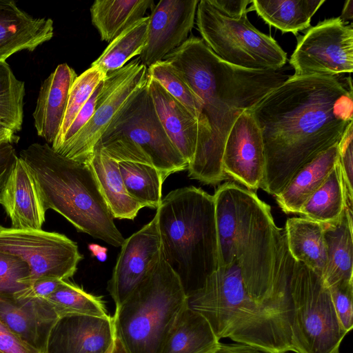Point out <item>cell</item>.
<instances>
[{"instance_id":"6da1fadb","label":"cell","mask_w":353,"mask_h":353,"mask_svg":"<svg viewBox=\"0 0 353 353\" xmlns=\"http://www.w3.org/2000/svg\"><path fill=\"white\" fill-rule=\"evenodd\" d=\"M250 111L263 141L261 188L276 196L305 165L338 143L353 121L352 79L292 75Z\"/></svg>"},{"instance_id":"7a4b0ae2","label":"cell","mask_w":353,"mask_h":353,"mask_svg":"<svg viewBox=\"0 0 353 353\" xmlns=\"http://www.w3.org/2000/svg\"><path fill=\"white\" fill-rule=\"evenodd\" d=\"M163 60L174 66L198 97L199 137L188 176L215 185L228 176L223 169L226 138L237 117L250 110L290 76L230 64L196 37H189Z\"/></svg>"},{"instance_id":"3957f363","label":"cell","mask_w":353,"mask_h":353,"mask_svg":"<svg viewBox=\"0 0 353 353\" xmlns=\"http://www.w3.org/2000/svg\"><path fill=\"white\" fill-rule=\"evenodd\" d=\"M219 267L236 262L247 290L268 310L284 314L292 307L290 281L294 260L276 243L281 230L269 205L254 191L228 181L213 195Z\"/></svg>"},{"instance_id":"277c9868","label":"cell","mask_w":353,"mask_h":353,"mask_svg":"<svg viewBox=\"0 0 353 353\" xmlns=\"http://www.w3.org/2000/svg\"><path fill=\"white\" fill-rule=\"evenodd\" d=\"M19 157L32 172L46 210L58 212L79 232L121 246L125 239L88 162L65 158L47 143H32Z\"/></svg>"},{"instance_id":"5b68a950","label":"cell","mask_w":353,"mask_h":353,"mask_svg":"<svg viewBox=\"0 0 353 353\" xmlns=\"http://www.w3.org/2000/svg\"><path fill=\"white\" fill-rule=\"evenodd\" d=\"M156 213L164 259L189 297L219 268L214 196L194 186L178 188Z\"/></svg>"},{"instance_id":"8992f818","label":"cell","mask_w":353,"mask_h":353,"mask_svg":"<svg viewBox=\"0 0 353 353\" xmlns=\"http://www.w3.org/2000/svg\"><path fill=\"white\" fill-rule=\"evenodd\" d=\"M188 297L162 254L146 277L116 308L115 336L128 353H160Z\"/></svg>"},{"instance_id":"52a82bcc","label":"cell","mask_w":353,"mask_h":353,"mask_svg":"<svg viewBox=\"0 0 353 353\" xmlns=\"http://www.w3.org/2000/svg\"><path fill=\"white\" fill-rule=\"evenodd\" d=\"M97 144L117 162L154 167L164 180L172 174L188 169V162L160 122L148 83L117 112Z\"/></svg>"},{"instance_id":"ba28073f","label":"cell","mask_w":353,"mask_h":353,"mask_svg":"<svg viewBox=\"0 0 353 353\" xmlns=\"http://www.w3.org/2000/svg\"><path fill=\"white\" fill-rule=\"evenodd\" d=\"M247 13L230 17L210 0L199 1L196 23L202 40L230 64L253 70H279L287 61L286 52L271 36L253 26Z\"/></svg>"},{"instance_id":"9c48e42d","label":"cell","mask_w":353,"mask_h":353,"mask_svg":"<svg viewBox=\"0 0 353 353\" xmlns=\"http://www.w3.org/2000/svg\"><path fill=\"white\" fill-rule=\"evenodd\" d=\"M290 290L292 343L297 353H339L347 333L339 322L323 278L294 260Z\"/></svg>"},{"instance_id":"30bf717a","label":"cell","mask_w":353,"mask_h":353,"mask_svg":"<svg viewBox=\"0 0 353 353\" xmlns=\"http://www.w3.org/2000/svg\"><path fill=\"white\" fill-rule=\"evenodd\" d=\"M0 252L17 256L28 265L30 284L43 276L68 280L83 259L77 243L64 234L2 225Z\"/></svg>"},{"instance_id":"8fae6325","label":"cell","mask_w":353,"mask_h":353,"mask_svg":"<svg viewBox=\"0 0 353 353\" xmlns=\"http://www.w3.org/2000/svg\"><path fill=\"white\" fill-rule=\"evenodd\" d=\"M148 68L139 57L122 68L106 74L97 101L94 112L89 121L56 152L79 162H85L108 125L128 101L148 81Z\"/></svg>"},{"instance_id":"7c38bea8","label":"cell","mask_w":353,"mask_h":353,"mask_svg":"<svg viewBox=\"0 0 353 353\" xmlns=\"http://www.w3.org/2000/svg\"><path fill=\"white\" fill-rule=\"evenodd\" d=\"M290 63L298 77L352 73V26L340 17L320 21L299 39Z\"/></svg>"},{"instance_id":"4fadbf2b","label":"cell","mask_w":353,"mask_h":353,"mask_svg":"<svg viewBox=\"0 0 353 353\" xmlns=\"http://www.w3.org/2000/svg\"><path fill=\"white\" fill-rule=\"evenodd\" d=\"M162 254L158 216L125 239L121 246L108 290L116 308L146 277Z\"/></svg>"},{"instance_id":"5bb4252c","label":"cell","mask_w":353,"mask_h":353,"mask_svg":"<svg viewBox=\"0 0 353 353\" xmlns=\"http://www.w3.org/2000/svg\"><path fill=\"white\" fill-rule=\"evenodd\" d=\"M265 168L261 130L250 110L235 120L226 138L223 169L227 176L250 190L261 187Z\"/></svg>"},{"instance_id":"9a60e30c","label":"cell","mask_w":353,"mask_h":353,"mask_svg":"<svg viewBox=\"0 0 353 353\" xmlns=\"http://www.w3.org/2000/svg\"><path fill=\"white\" fill-rule=\"evenodd\" d=\"M198 0H161L149 16L148 37L139 59L147 68L181 46L194 27Z\"/></svg>"},{"instance_id":"2e32d148","label":"cell","mask_w":353,"mask_h":353,"mask_svg":"<svg viewBox=\"0 0 353 353\" xmlns=\"http://www.w3.org/2000/svg\"><path fill=\"white\" fill-rule=\"evenodd\" d=\"M114 339L113 319L109 315H65L54 324L45 353H110Z\"/></svg>"},{"instance_id":"e0dca14e","label":"cell","mask_w":353,"mask_h":353,"mask_svg":"<svg viewBox=\"0 0 353 353\" xmlns=\"http://www.w3.org/2000/svg\"><path fill=\"white\" fill-rule=\"evenodd\" d=\"M0 204L9 216L12 228L41 229L46 210L35 178L19 156L0 194Z\"/></svg>"},{"instance_id":"ac0fdd59","label":"cell","mask_w":353,"mask_h":353,"mask_svg":"<svg viewBox=\"0 0 353 353\" xmlns=\"http://www.w3.org/2000/svg\"><path fill=\"white\" fill-rule=\"evenodd\" d=\"M45 299H19L0 293V320L26 343L45 353L49 334L59 319Z\"/></svg>"},{"instance_id":"d6986e66","label":"cell","mask_w":353,"mask_h":353,"mask_svg":"<svg viewBox=\"0 0 353 353\" xmlns=\"http://www.w3.org/2000/svg\"><path fill=\"white\" fill-rule=\"evenodd\" d=\"M53 36L51 19L34 17L14 1L0 0V61L22 50L34 51Z\"/></svg>"},{"instance_id":"ffe728a7","label":"cell","mask_w":353,"mask_h":353,"mask_svg":"<svg viewBox=\"0 0 353 353\" xmlns=\"http://www.w3.org/2000/svg\"><path fill=\"white\" fill-rule=\"evenodd\" d=\"M77 77L67 63L57 65L42 83L32 114L37 134L52 145L65 115L70 88Z\"/></svg>"},{"instance_id":"44dd1931","label":"cell","mask_w":353,"mask_h":353,"mask_svg":"<svg viewBox=\"0 0 353 353\" xmlns=\"http://www.w3.org/2000/svg\"><path fill=\"white\" fill-rule=\"evenodd\" d=\"M148 88L164 130L189 164L194 156L198 142L197 119L157 81L149 78Z\"/></svg>"},{"instance_id":"7402d4cb","label":"cell","mask_w":353,"mask_h":353,"mask_svg":"<svg viewBox=\"0 0 353 353\" xmlns=\"http://www.w3.org/2000/svg\"><path fill=\"white\" fill-rule=\"evenodd\" d=\"M90 165L101 192L114 219L134 220L145 205L127 192L118 162L103 152L96 144L93 153L85 161Z\"/></svg>"},{"instance_id":"603a6c76","label":"cell","mask_w":353,"mask_h":353,"mask_svg":"<svg viewBox=\"0 0 353 353\" xmlns=\"http://www.w3.org/2000/svg\"><path fill=\"white\" fill-rule=\"evenodd\" d=\"M352 216L345 208L336 221L323 224L327 263L322 278L327 288L353 281Z\"/></svg>"},{"instance_id":"cb8c5ba5","label":"cell","mask_w":353,"mask_h":353,"mask_svg":"<svg viewBox=\"0 0 353 353\" xmlns=\"http://www.w3.org/2000/svg\"><path fill=\"white\" fill-rule=\"evenodd\" d=\"M338 144H334L305 165L285 188L275 196L284 212L299 214L302 206L323 183L336 164L339 159Z\"/></svg>"},{"instance_id":"d4e9b609","label":"cell","mask_w":353,"mask_h":353,"mask_svg":"<svg viewBox=\"0 0 353 353\" xmlns=\"http://www.w3.org/2000/svg\"><path fill=\"white\" fill-rule=\"evenodd\" d=\"M284 233L293 259L322 277L327 263L323 224L303 216L292 217L286 221Z\"/></svg>"},{"instance_id":"484cf974","label":"cell","mask_w":353,"mask_h":353,"mask_svg":"<svg viewBox=\"0 0 353 353\" xmlns=\"http://www.w3.org/2000/svg\"><path fill=\"white\" fill-rule=\"evenodd\" d=\"M220 343L208 320L188 306L170 330L160 353H210Z\"/></svg>"},{"instance_id":"4316f807","label":"cell","mask_w":353,"mask_h":353,"mask_svg":"<svg viewBox=\"0 0 353 353\" xmlns=\"http://www.w3.org/2000/svg\"><path fill=\"white\" fill-rule=\"evenodd\" d=\"M153 6L152 0H96L90 8L91 21L101 39L111 42Z\"/></svg>"},{"instance_id":"83f0119b","label":"cell","mask_w":353,"mask_h":353,"mask_svg":"<svg viewBox=\"0 0 353 353\" xmlns=\"http://www.w3.org/2000/svg\"><path fill=\"white\" fill-rule=\"evenodd\" d=\"M325 0H252L254 10L269 25L283 32L297 34L310 27V21Z\"/></svg>"},{"instance_id":"f1b7e54d","label":"cell","mask_w":353,"mask_h":353,"mask_svg":"<svg viewBox=\"0 0 353 353\" xmlns=\"http://www.w3.org/2000/svg\"><path fill=\"white\" fill-rule=\"evenodd\" d=\"M345 208V188L338 159L323 183L302 206L299 214L325 224L339 219Z\"/></svg>"},{"instance_id":"f546056e","label":"cell","mask_w":353,"mask_h":353,"mask_svg":"<svg viewBox=\"0 0 353 353\" xmlns=\"http://www.w3.org/2000/svg\"><path fill=\"white\" fill-rule=\"evenodd\" d=\"M149 16L138 20L112 40L91 64L105 74L122 68L132 57L140 55L148 37Z\"/></svg>"},{"instance_id":"4dcf8cb0","label":"cell","mask_w":353,"mask_h":353,"mask_svg":"<svg viewBox=\"0 0 353 353\" xmlns=\"http://www.w3.org/2000/svg\"><path fill=\"white\" fill-rule=\"evenodd\" d=\"M128 193L145 207L157 209L162 201L164 179L154 167L138 163L118 162Z\"/></svg>"},{"instance_id":"1f68e13d","label":"cell","mask_w":353,"mask_h":353,"mask_svg":"<svg viewBox=\"0 0 353 353\" xmlns=\"http://www.w3.org/2000/svg\"><path fill=\"white\" fill-rule=\"evenodd\" d=\"M45 300L59 317L70 314L108 315L101 297L86 292L68 280H63L59 288Z\"/></svg>"},{"instance_id":"d6a6232c","label":"cell","mask_w":353,"mask_h":353,"mask_svg":"<svg viewBox=\"0 0 353 353\" xmlns=\"http://www.w3.org/2000/svg\"><path fill=\"white\" fill-rule=\"evenodd\" d=\"M25 83L18 79L6 61H0V123L14 132L23 121Z\"/></svg>"},{"instance_id":"836d02e7","label":"cell","mask_w":353,"mask_h":353,"mask_svg":"<svg viewBox=\"0 0 353 353\" xmlns=\"http://www.w3.org/2000/svg\"><path fill=\"white\" fill-rule=\"evenodd\" d=\"M148 74L150 79L157 81L198 120L201 109L199 99L174 66L162 60L148 68Z\"/></svg>"},{"instance_id":"e575fe53","label":"cell","mask_w":353,"mask_h":353,"mask_svg":"<svg viewBox=\"0 0 353 353\" xmlns=\"http://www.w3.org/2000/svg\"><path fill=\"white\" fill-rule=\"evenodd\" d=\"M105 76L106 74L95 66H90L79 76H77L70 90L68 104L59 132L51 145L57 143L61 140L79 110Z\"/></svg>"},{"instance_id":"d590c367","label":"cell","mask_w":353,"mask_h":353,"mask_svg":"<svg viewBox=\"0 0 353 353\" xmlns=\"http://www.w3.org/2000/svg\"><path fill=\"white\" fill-rule=\"evenodd\" d=\"M30 285L28 265L17 256L0 252V293L14 294Z\"/></svg>"},{"instance_id":"8d00e7d4","label":"cell","mask_w":353,"mask_h":353,"mask_svg":"<svg viewBox=\"0 0 353 353\" xmlns=\"http://www.w3.org/2000/svg\"><path fill=\"white\" fill-rule=\"evenodd\" d=\"M353 121L346 127L339 142V163L345 188V208L352 212L353 205Z\"/></svg>"},{"instance_id":"74e56055","label":"cell","mask_w":353,"mask_h":353,"mask_svg":"<svg viewBox=\"0 0 353 353\" xmlns=\"http://www.w3.org/2000/svg\"><path fill=\"white\" fill-rule=\"evenodd\" d=\"M328 288L339 322L348 333L353 327V281H339Z\"/></svg>"},{"instance_id":"f35d334b","label":"cell","mask_w":353,"mask_h":353,"mask_svg":"<svg viewBox=\"0 0 353 353\" xmlns=\"http://www.w3.org/2000/svg\"><path fill=\"white\" fill-rule=\"evenodd\" d=\"M103 85V80L99 83L89 99L79 110L61 140L57 143L51 145L55 152L70 141L91 119L94 112L97 101L102 90Z\"/></svg>"},{"instance_id":"ab89813d","label":"cell","mask_w":353,"mask_h":353,"mask_svg":"<svg viewBox=\"0 0 353 353\" xmlns=\"http://www.w3.org/2000/svg\"><path fill=\"white\" fill-rule=\"evenodd\" d=\"M63 281L52 277H41L13 295L19 299H46L59 288Z\"/></svg>"},{"instance_id":"60d3db41","label":"cell","mask_w":353,"mask_h":353,"mask_svg":"<svg viewBox=\"0 0 353 353\" xmlns=\"http://www.w3.org/2000/svg\"><path fill=\"white\" fill-rule=\"evenodd\" d=\"M0 351L3 353H40L0 320Z\"/></svg>"},{"instance_id":"b9f144b4","label":"cell","mask_w":353,"mask_h":353,"mask_svg":"<svg viewBox=\"0 0 353 353\" xmlns=\"http://www.w3.org/2000/svg\"><path fill=\"white\" fill-rule=\"evenodd\" d=\"M17 157L12 144L0 143V194Z\"/></svg>"},{"instance_id":"7bdbcfd3","label":"cell","mask_w":353,"mask_h":353,"mask_svg":"<svg viewBox=\"0 0 353 353\" xmlns=\"http://www.w3.org/2000/svg\"><path fill=\"white\" fill-rule=\"evenodd\" d=\"M223 14L230 17H239L248 12L247 6L251 3L248 0H210Z\"/></svg>"},{"instance_id":"ee69618b","label":"cell","mask_w":353,"mask_h":353,"mask_svg":"<svg viewBox=\"0 0 353 353\" xmlns=\"http://www.w3.org/2000/svg\"><path fill=\"white\" fill-rule=\"evenodd\" d=\"M210 353H263L252 347L234 343H221L217 348Z\"/></svg>"},{"instance_id":"f6af8a7d","label":"cell","mask_w":353,"mask_h":353,"mask_svg":"<svg viewBox=\"0 0 353 353\" xmlns=\"http://www.w3.org/2000/svg\"><path fill=\"white\" fill-rule=\"evenodd\" d=\"M19 140V137L16 134V132L0 123V143H8L12 144L17 143Z\"/></svg>"},{"instance_id":"bcb514c9","label":"cell","mask_w":353,"mask_h":353,"mask_svg":"<svg viewBox=\"0 0 353 353\" xmlns=\"http://www.w3.org/2000/svg\"><path fill=\"white\" fill-rule=\"evenodd\" d=\"M88 249L92 256H95L99 261L104 262L107 259V248L101 246L99 244L90 243L88 245Z\"/></svg>"},{"instance_id":"7dc6e473","label":"cell","mask_w":353,"mask_h":353,"mask_svg":"<svg viewBox=\"0 0 353 353\" xmlns=\"http://www.w3.org/2000/svg\"><path fill=\"white\" fill-rule=\"evenodd\" d=\"M341 19L343 21L348 19H352L353 18V1L348 0L346 1L343 8L342 10V13L340 17Z\"/></svg>"},{"instance_id":"c3c4849f","label":"cell","mask_w":353,"mask_h":353,"mask_svg":"<svg viewBox=\"0 0 353 353\" xmlns=\"http://www.w3.org/2000/svg\"><path fill=\"white\" fill-rule=\"evenodd\" d=\"M110 353H128L121 341L115 336L113 347Z\"/></svg>"},{"instance_id":"681fc988","label":"cell","mask_w":353,"mask_h":353,"mask_svg":"<svg viewBox=\"0 0 353 353\" xmlns=\"http://www.w3.org/2000/svg\"><path fill=\"white\" fill-rule=\"evenodd\" d=\"M0 353H3L1 351H0Z\"/></svg>"}]
</instances>
